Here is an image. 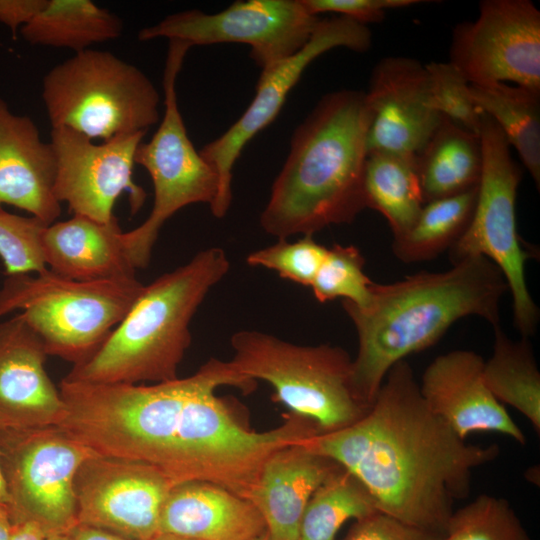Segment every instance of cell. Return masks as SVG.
I'll return each instance as SVG.
<instances>
[{"label":"cell","mask_w":540,"mask_h":540,"mask_svg":"<svg viewBox=\"0 0 540 540\" xmlns=\"http://www.w3.org/2000/svg\"><path fill=\"white\" fill-rule=\"evenodd\" d=\"M190 48L182 41L169 40L163 75L164 114L151 139L142 141L135 153V164L146 169L154 189L148 218L122 236L135 269L147 267L159 231L172 215L196 203L211 206L218 193V175L191 142L177 102L176 79Z\"/></svg>","instance_id":"obj_10"},{"label":"cell","mask_w":540,"mask_h":540,"mask_svg":"<svg viewBox=\"0 0 540 540\" xmlns=\"http://www.w3.org/2000/svg\"><path fill=\"white\" fill-rule=\"evenodd\" d=\"M365 101L368 152L417 156L442 120L432 104L425 64L410 57L381 59L372 70Z\"/></svg>","instance_id":"obj_17"},{"label":"cell","mask_w":540,"mask_h":540,"mask_svg":"<svg viewBox=\"0 0 540 540\" xmlns=\"http://www.w3.org/2000/svg\"><path fill=\"white\" fill-rule=\"evenodd\" d=\"M416 157L425 203L466 192L479 184L483 161L479 135L445 117Z\"/></svg>","instance_id":"obj_24"},{"label":"cell","mask_w":540,"mask_h":540,"mask_svg":"<svg viewBox=\"0 0 540 540\" xmlns=\"http://www.w3.org/2000/svg\"><path fill=\"white\" fill-rule=\"evenodd\" d=\"M365 258L354 245L334 244L311 284L320 303L342 298L357 307L370 302L373 282L364 272Z\"/></svg>","instance_id":"obj_32"},{"label":"cell","mask_w":540,"mask_h":540,"mask_svg":"<svg viewBox=\"0 0 540 540\" xmlns=\"http://www.w3.org/2000/svg\"><path fill=\"white\" fill-rule=\"evenodd\" d=\"M47 0H0V22L15 32L28 24Z\"/></svg>","instance_id":"obj_38"},{"label":"cell","mask_w":540,"mask_h":540,"mask_svg":"<svg viewBox=\"0 0 540 540\" xmlns=\"http://www.w3.org/2000/svg\"><path fill=\"white\" fill-rule=\"evenodd\" d=\"M41 94L51 128L92 140L147 132L160 119V94L150 78L106 50L90 48L55 65Z\"/></svg>","instance_id":"obj_6"},{"label":"cell","mask_w":540,"mask_h":540,"mask_svg":"<svg viewBox=\"0 0 540 540\" xmlns=\"http://www.w3.org/2000/svg\"><path fill=\"white\" fill-rule=\"evenodd\" d=\"M305 8L313 15L336 13L359 24L380 23L387 11L406 8L422 0H301Z\"/></svg>","instance_id":"obj_36"},{"label":"cell","mask_w":540,"mask_h":540,"mask_svg":"<svg viewBox=\"0 0 540 540\" xmlns=\"http://www.w3.org/2000/svg\"><path fill=\"white\" fill-rule=\"evenodd\" d=\"M122 20L90 0H47L43 9L21 28L31 45L71 49L75 53L118 38Z\"/></svg>","instance_id":"obj_25"},{"label":"cell","mask_w":540,"mask_h":540,"mask_svg":"<svg viewBox=\"0 0 540 540\" xmlns=\"http://www.w3.org/2000/svg\"><path fill=\"white\" fill-rule=\"evenodd\" d=\"M255 383L216 358L188 377L150 385L63 378L57 426L98 455L155 467L173 486L208 482L250 500L274 452L321 433L313 420L295 413L274 429L250 430L215 393L221 386L250 392Z\"/></svg>","instance_id":"obj_1"},{"label":"cell","mask_w":540,"mask_h":540,"mask_svg":"<svg viewBox=\"0 0 540 540\" xmlns=\"http://www.w3.org/2000/svg\"><path fill=\"white\" fill-rule=\"evenodd\" d=\"M44 540H72L70 533L46 535Z\"/></svg>","instance_id":"obj_43"},{"label":"cell","mask_w":540,"mask_h":540,"mask_svg":"<svg viewBox=\"0 0 540 540\" xmlns=\"http://www.w3.org/2000/svg\"><path fill=\"white\" fill-rule=\"evenodd\" d=\"M367 208L378 211L394 237L410 229L425 204L417 157L387 151L368 152L364 173Z\"/></svg>","instance_id":"obj_27"},{"label":"cell","mask_w":540,"mask_h":540,"mask_svg":"<svg viewBox=\"0 0 540 540\" xmlns=\"http://www.w3.org/2000/svg\"><path fill=\"white\" fill-rule=\"evenodd\" d=\"M493 353L484 361L483 378L493 396L512 406L540 433V373L526 337L511 340L500 325L493 327Z\"/></svg>","instance_id":"obj_28"},{"label":"cell","mask_w":540,"mask_h":540,"mask_svg":"<svg viewBox=\"0 0 540 540\" xmlns=\"http://www.w3.org/2000/svg\"><path fill=\"white\" fill-rule=\"evenodd\" d=\"M432 104L436 111L463 129L479 135L482 113L474 104L470 83L448 62L425 64Z\"/></svg>","instance_id":"obj_34"},{"label":"cell","mask_w":540,"mask_h":540,"mask_svg":"<svg viewBox=\"0 0 540 540\" xmlns=\"http://www.w3.org/2000/svg\"><path fill=\"white\" fill-rule=\"evenodd\" d=\"M339 466L303 442L274 452L263 464L250 501L270 540H298L304 509L315 490Z\"/></svg>","instance_id":"obj_21"},{"label":"cell","mask_w":540,"mask_h":540,"mask_svg":"<svg viewBox=\"0 0 540 540\" xmlns=\"http://www.w3.org/2000/svg\"><path fill=\"white\" fill-rule=\"evenodd\" d=\"M48 353L22 314L0 323V430L56 426L63 401L45 368Z\"/></svg>","instance_id":"obj_18"},{"label":"cell","mask_w":540,"mask_h":540,"mask_svg":"<svg viewBox=\"0 0 540 540\" xmlns=\"http://www.w3.org/2000/svg\"><path fill=\"white\" fill-rule=\"evenodd\" d=\"M369 28L344 16L320 19L311 38L294 55L261 71L256 93L244 113L221 136L199 152L213 167L219 188L210 206L213 216L223 218L232 203V171L246 144L277 117L290 91L316 58L339 47L366 52L371 47Z\"/></svg>","instance_id":"obj_13"},{"label":"cell","mask_w":540,"mask_h":540,"mask_svg":"<svg viewBox=\"0 0 540 540\" xmlns=\"http://www.w3.org/2000/svg\"><path fill=\"white\" fill-rule=\"evenodd\" d=\"M479 138L482 173L471 220L449 249L452 264L471 257H485L501 271L512 297L513 320L522 337L534 335L539 308L526 282L527 260L536 257L522 242L516 225V197L522 172L497 124L482 113Z\"/></svg>","instance_id":"obj_9"},{"label":"cell","mask_w":540,"mask_h":540,"mask_svg":"<svg viewBox=\"0 0 540 540\" xmlns=\"http://www.w3.org/2000/svg\"><path fill=\"white\" fill-rule=\"evenodd\" d=\"M304 445L353 474L379 512L438 536L468 496L473 470L499 455L496 444L467 443L427 407L406 360L391 367L362 418Z\"/></svg>","instance_id":"obj_2"},{"label":"cell","mask_w":540,"mask_h":540,"mask_svg":"<svg viewBox=\"0 0 540 540\" xmlns=\"http://www.w3.org/2000/svg\"><path fill=\"white\" fill-rule=\"evenodd\" d=\"M265 531L250 500L201 481L174 486L159 522V533L193 540H251Z\"/></svg>","instance_id":"obj_22"},{"label":"cell","mask_w":540,"mask_h":540,"mask_svg":"<svg viewBox=\"0 0 540 540\" xmlns=\"http://www.w3.org/2000/svg\"><path fill=\"white\" fill-rule=\"evenodd\" d=\"M508 291L499 268L485 257L463 259L443 272L422 271L371 286L370 302L342 306L357 332L351 387L370 408L391 367L434 345L457 320L477 316L500 325V301Z\"/></svg>","instance_id":"obj_3"},{"label":"cell","mask_w":540,"mask_h":540,"mask_svg":"<svg viewBox=\"0 0 540 540\" xmlns=\"http://www.w3.org/2000/svg\"><path fill=\"white\" fill-rule=\"evenodd\" d=\"M233 367L269 383L277 401L313 420L321 433L352 425L369 410L351 387L352 359L340 347L296 345L257 330L231 336Z\"/></svg>","instance_id":"obj_8"},{"label":"cell","mask_w":540,"mask_h":540,"mask_svg":"<svg viewBox=\"0 0 540 540\" xmlns=\"http://www.w3.org/2000/svg\"><path fill=\"white\" fill-rule=\"evenodd\" d=\"M438 540H531L511 504L481 494L453 510Z\"/></svg>","instance_id":"obj_31"},{"label":"cell","mask_w":540,"mask_h":540,"mask_svg":"<svg viewBox=\"0 0 540 540\" xmlns=\"http://www.w3.org/2000/svg\"><path fill=\"white\" fill-rule=\"evenodd\" d=\"M45 536L43 530L34 522L13 523L11 540H44Z\"/></svg>","instance_id":"obj_40"},{"label":"cell","mask_w":540,"mask_h":540,"mask_svg":"<svg viewBox=\"0 0 540 540\" xmlns=\"http://www.w3.org/2000/svg\"><path fill=\"white\" fill-rule=\"evenodd\" d=\"M319 21L301 0H239L216 13L198 9L172 13L142 28L138 39L167 38L190 47L247 44L250 57L265 71L302 49Z\"/></svg>","instance_id":"obj_12"},{"label":"cell","mask_w":540,"mask_h":540,"mask_svg":"<svg viewBox=\"0 0 540 540\" xmlns=\"http://www.w3.org/2000/svg\"><path fill=\"white\" fill-rule=\"evenodd\" d=\"M440 536L377 512L356 520L343 540H438Z\"/></svg>","instance_id":"obj_37"},{"label":"cell","mask_w":540,"mask_h":540,"mask_svg":"<svg viewBox=\"0 0 540 540\" xmlns=\"http://www.w3.org/2000/svg\"><path fill=\"white\" fill-rule=\"evenodd\" d=\"M0 504L7 506V508L9 505V496H8L5 481L2 475L1 467H0Z\"/></svg>","instance_id":"obj_42"},{"label":"cell","mask_w":540,"mask_h":540,"mask_svg":"<svg viewBox=\"0 0 540 540\" xmlns=\"http://www.w3.org/2000/svg\"><path fill=\"white\" fill-rule=\"evenodd\" d=\"M477 109L500 128L540 187V92L509 83L470 84Z\"/></svg>","instance_id":"obj_26"},{"label":"cell","mask_w":540,"mask_h":540,"mask_svg":"<svg viewBox=\"0 0 540 540\" xmlns=\"http://www.w3.org/2000/svg\"><path fill=\"white\" fill-rule=\"evenodd\" d=\"M449 62L470 84L509 83L540 92V11L530 0H483L452 32Z\"/></svg>","instance_id":"obj_14"},{"label":"cell","mask_w":540,"mask_h":540,"mask_svg":"<svg viewBox=\"0 0 540 540\" xmlns=\"http://www.w3.org/2000/svg\"><path fill=\"white\" fill-rule=\"evenodd\" d=\"M153 540H193V539L183 538V537H179V536H175L171 534L159 533Z\"/></svg>","instance_id":"obj_44"},{"label":"cell","mask_w":540,"mask_h":540,"mask_svg":"<svg viewBox=\"0 0 540 540\" xmlns=\"http://www.w3.org/2000/svg\"><path fill=\"white\" fill-rule=\"evenodd\" d=\"M483 366V358L471 350L437 356L419 383L424 402L464 440L475 432H497L524 445L522 430L486 386Z\"/></svg>","instance_id":"obj_19"},{"label":"cell","mask_w":540,"mask_h":540,"mask_svg":"<svg viewBox=\"0 0 540 540\" xmlns=\"http://www.w3.org/2000/svg\"><path fill=\"white\" fill-rule=\"evenodd\" d=\"M146 132L115 137L100 144L69 128H51L56 173L54 195L74 215L108 222L123 192L130 195L131 212L143 205L145 192L133 181L135 153Z\"/></svg>","instance_id":"obj_16"},{"label":"cell","mask_w":540,"mask_h":540,"mask_svg":"<svg viewBox=\"0 0 540 540\" xmlns=\"http://www.w3.org/2000/svg\"><path fill=\"white\" fill-rule=\"evenodd\" d=\"M370 114L365 92L325 94L293 132L261 215L277 239L351 223L367 208L364 173Z\"/></svg>","instance_id":"obj_4"},{"label":"cell","mask_w":540,"mask_h":540,"mask_svg":"<svg viewBox=\"0 0 540 540\" xmlns=\"http://www.w3.org/2000/svg\"><path fill=\"white\" fill-rule=\"evenodd\" d=\"M220 247L198 252L143 290L99 348L64 377L91 384L161 383L178 378L191 344L190 323L208 292L228 273Z\"/></svg>","instance_id":"obj_5"},{"label":"cell","mask_w":540,"mask_h":540,"mask_svg":"<svg viewBox=\"0 0 540 540\" xmlns=\"http://www.w3.org/2000/svg\"><path fill=\"white\" fill-rule=\"evenodd\" d=\"M96 453L58 426L0 430V467L12 523L31 521L45 533L77 525L74 479Z\"/></svg>","instance_id":"obj_11"},{"label":"cell","mask_w":540,"mask_h":540,"mask_svg":"<svg viewBox=\"0 0 540 540\" xmlns=\"http://www.w3.org/2000/svg\"><path fill=\"white\" fill-rule=\"evenodd\" d=\"M72 540H132L104 529L77 524L70 532Z\"/></svg>","instance_id":"obj_39"},{"label":"cell","mask_w":540,"mask_h":540,"mask_svg":"<svg viewBox=\"0 0 540 540\" xmlns=\"http://www.w3.org/2000/svg\"><path fill=\"white\" fill-rule=\"evenodd\" d=\"M328 248L307 235L295 242L287 239L250 253L246 262L275 271L281 278L310 287Z\"/></svg>","instance_id":"obj_35"},{"label":"cell","mask_w":540,"mask_h":540,"mask_svg":"<svg viewBox=\"0 0 540 540\" xmlns=\"http://www.w3.org/2000/svg\"><path fill=\"white\" fill-rule=\"evenodd\" d=\"M251 540H270L267 531Z\"/></svg>","instance_id":"obj_45"},{"label":"cell","mask_w":540,"mask_h":540,"mask_svg":"<svg viewBox=\"0 0 540 540\" xmlns=\"http://www.w3.org/2000/svg\"><path fill=\"white\" fill-rule=\"evenodd\" d=\"M49 225L40 219L0 208V258L9 275L46 271L43 235Z\"/></svg>","instance_id":"obj_33"},{"label":"cell","mask_w":540,"mask_h":540,"mask_svg":"<svg viewBox=\"0 0 540 540\" xmlns=\"http://www.w3.org/2000/svg\"><path fill=\"white\" fill-rule=\"evenodd\" d=\"M13 523L7 506L0 504V540H11Z\"/></svg>","instance_id":"obj_41"},{"label":"cell","mask_w":540,"mask_h":540,"mask_svg":"<svg viewBox=\"0 0 540 540\" xmlns=\"http://www.w3.org/2000/svg\"><path fill=\"white\" fill-rule=\"evenodd\" d=\"M55 156L28 116L13 113L0 98V208L11 205L46 224L61 214L54 195Z\"/></svg>","instance_id":"obj_20"},{"label":"cell","mask_w":540,"mask_h":540,"mask_svg":"<svg viewBox=\"0 0 540 540\" xmlns=\"http://www.w3.org/2000/svg\"><path fill=\"white\" fill-rule=\"evenodd\" d=\"M123 231L114 216L108 222L74 215L50 224L43 235V251L49 270L77 281L135 277Z\"/></svg>","instance_id":"obj_23"},{"label":"cell","mask_w":540,"mask_h":540,"mask_svg":"<svg viewBox=\"0 0 540 540\" xmlns=\"http://www.w3.org/2000/svg\"><path fill=\"white\" fill-rule=\"evenodd\" d=\"M143 287L136 277L77 281L49 269L9 275L0 288V316L20 310L48 355L75 365L106 340Z\"/></svg>","instance_id":"obj_7"},{"label":"cell","mask_w":540,"mask_h":540,"mask_svg":"<svg viewBox=\"0 0 540 540\" xmlns=\"http://www.w3.org/2000/svg\"><path fill=\"white\" fill-rule=\"evenodd\" d=\"M477 192L478 186L425 203L410 229L393 238L394 255L404 263H419L449 251L471 220Z\"/></svg>","instance_id":"obj_29"},{"label":"cell","mask_w":540,"mask_h":540,"mask_svg":"<svg viewBox=\"0 0 540 540\" xmlns=\"http://www.w3.org/2000/svg\"><path fill=\"white\" fill-rule=\"evenodd\" d=\"M377 512L366 487L339 465L309 499L301 518L298 540H334L347 520H360Z\"/></svg>","instance_id":"obj_30"},{"label":"cell","mask_w":540,"mask_h":540,"mask_svg":"<svg viewBox=\"0 0 540 540\" xmlns=\"http://www.w3.org/2000/svg\"><path fill=\"white\" fill-rule=\"evenodd\" d=\"M173 487L149 464L93 455L81 464L74 479L77 524L132 540H153Z\"/></svg>","instance_id":"obj_15"}]
</instances>
